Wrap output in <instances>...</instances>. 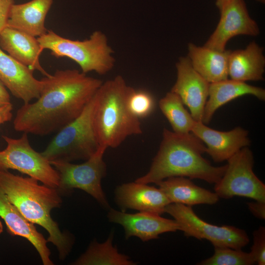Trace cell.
Here are the masks:
<instances>
[{"label": "cell", "mask_w": 265, "mask_h": 265, "mask_svg": "<svg viewBox=\"0 0 265 265\" xmlns=\"http://www.w3.org/2000/svg\"><path fill=\"white\" fill-rule=\"evenodd\" d=\"M248 208L251 212L256 217L261 219H265V202L256 201L249 202Z\"/></svg>", "instance_id": "cell-30"}, {"label": "cell", "mask_w": 265, "mask_h": 265, "mask_svg": "<svg viewBox=\"0 0 265 265\" xmlns=\"http://www.w3.org/2000/svg\"><path fill=\"white\" fill-rule=\"evenodd\" d=\"M187 51V56L191 65L209 83L228 79L230 50L218 51L189 43Z\"/></svg>", "instance_id": "cell-22"}, {"label": "cell", "mask_w": 265, "mask_h": 265, "mask_svg": "<svg viewBox=\"0 0 265 265\" xmlns=\"http://www.w3.org/2000/svg\"><path fill=\"white\" fill-rule=\"evenodd\" d=\"M255 0L262 4H264L265 3V0Z\"/></svg>", "instance_id": "cell-35"}, {"label": "cell", "mask_w": 265, "mask_h": 265, "mask_svg": "<svg viewBox=\"0 0 265 265\" xmlns=\"http://www.w3.org/2000/svg\"><path fill=\"white\" fill-rule=\"evenodd\" d=\"M233 0H215V5L220 11L224 6Z\"/></svg>", "instance_id": "cell-33"}, {"label": "cell", "mask_w": 265, "mask_h": 265, "mask_svg": "<svg viewBox=\"0 0 265 265\" xmlns=\"http://www.w3.org/2000/svg\"><path fill=\"white\" fill-rule=\"evenodd\" d=\"M245 95H253L262 101L265 100L264 89L245 82L227 79L210 83L208 100L204 107L202 122L205 124H208L219 107Z\"/></svg>", "instance_id": "cell-21"}, {"label": "cell", "mask_w": 265, "mask_h": 265, "mask_svg": "<svg viewBox=\"0 0 265 265\" xmlns=\"http://www.w3.org/2000/svg\"><path fill=\"white\" fill-rule=\"evenodd\" d=\"M41 80L39 98L16 112L17 131L38 135L57 132L80 115L103 82L76 69L58 70Z\"/></svg>", "instance_id": "cell-1"}, {"label": "cell", "mask_w": 265, "mask_h": 265, "mask_svg": "<svg viewBox=\"0 0 265 265\" xmlns=\"http://www.w3.org/2000/svg\"><path fill=\"white\" fill-rule=\"evenodd\" d=\"M2 137L7 145L0 151V170H16L46 186L58 188V172L41 153L31 147L27 133L24 132L19 138L6 135H2Z\"/></svg>", "instance_id": "cell-8"}, {"label": "cell", "mask_w": 265, "mask_h": 265, "mask_svg": "<svg viewBox=\"0 0 265 265\" xmlns=\"http://www.w3.org/2000/svg\"><path fill=\"white\" fill-rule=\"evenodd\" d=\"M129 106L132 112L139 119L149 115L155 107L152 95L144 90H132L129 98Z\"/></svg>", "instance_id": "cell-27"}, {"label": "cell", "mask_w": 265, "mask_h": 265, "mask_svg": "<svg viewBox=\"0 0 265 265\" xmlns=\"http://www.w3.org/2000/svg\"><path fill=\"white\" fill-rule=\"evenodd\" d=\"M0 48L31 70H37L45 77L50 75L40 63L39 57L44 50L36 37L6 26L0 33Z\"/></svg>", "instance_id": "cell-18"}, {"label": "cell", "mask_w": 265, "mask_h": 265, "mask_svg": "<svg viewBox=\"0 0 265 265\" xmlns=\"http://www.w3.org/2000/svg\"><path fill=\"white\" fill-rule=\"evenodd\" d=\"M11 103L10 96L6 87L0 81V107Z\"/></svg>", "instance_id": "cell-32"}, {"label": "cell", "mask_w": 265, "mask_h": 265, "mask_svg": "<svg viewBox=\"0 0 265 265\" xmlns=\"http://www.w3.org/2000/svg\"><path fill=\"white\" fill-rule=\"evenodd\" d=\"M115 200L122 212L132 209L159 215L165 212V207L171 203L159 188L136 182L117 186Z\"/></svg>", "instance_id": "cell-16"}, {"label": "cell", "mask_w": 265, "mask_h": 265, "mask_svg": "<svg viewBox=\"0 0 265 265\" xmlns=\"http://www.w3.org/2000/svg\"><path fill=\"white\" fill-rule=\"evenodd\" d=\"M264 49L255 41L245 49L230 50L228 57V76L230 79L245 82L264 80L265 57Z\"/></svg>", "instance_id": "cell-19"}, {"label": "cell", "mask_w": 265, "mask_h": 265, "mask_svg": "<svg viewBox=\"0 0 265 265\" xmlns=\"http://www.w3.org/2000/svg\"><path fill=\"white\" fill-rule=\"evenodd\" d=\"M227 161L223 175L214 187L218 197L229 199L241 196L265 202V185L253 172L251 151L244 147Z\"/></svg>", "instance_id": "cell-10"}, {"label": "cell", "mask_w": 265, "mask_h": 265, "mask_svg": "<svg viewBox=\"0 0 265 265\" xmlns=\"http://www.w3.org/2000/svg\"><path fill=\"white\" fill-rule=\"evenodd\" d=\"M250 253L255 263L265 264V228L260 227L253 233V244Z\"/></svg>", "instance_id": "cell-28"}, {"label": "cell", "mask_w": 265, "mask_h": 265, "mask_svg": "<svg viewBox=\"0 0 265 265\" xmlns=\"http://www.w3.org/2000/svg\"><path fill=\"white\" fill-rule=\"evenodd\" d=\"M113 232L102 243L93 241L86 251L73 264L76 265H134L136 263L113 246Z\"/></svg>", "instance_id": "cell-24"}, {"label": "cell", "mask_w": 265, "mask_h": 265, "mask_svg": "<svg viewBox=\"0 0 265 265\" xmlns=\"http://www.w3.org/2000/svg\"><path fill=\"white\" fill-rule=\"evenodd\" d=\"M3 230V225L1 221H0V235L2 233Z\"/></svg>", "instance_id": "cell-34"}, {"label": "cell", "mask_w": 265, "mask_h": 265, "mask_svg": "<svg viewBox=\"0 0 265 265\" xmlns=\"http://www.w3.org/2000/svg\"><path fill=\"white\" fill-rule=\"evenodd\" d=\"M191 132L206 144V152L216 162L227 160L250 143L248 132L240 127L222 132L196 121Z\"/></svg>", "instance_id": "cell-14"}, {"label": "cell", "mask_w": 265, "mask_h": 265, "mask_svg": "<svg viewBox=\"0 0 265 265\" xmlns=\"http://www.w3.org/2000/svg\"><path fill=\"white\" fill-rule=\"evenodd\" d=\"M170 203L192 206L200 204L213 205L219 197L211 192L194 184L184 177H172L156 184Z\"/></svg>", "instance_id": "cell-23"}, {"label": "cell", "mask_w": 265, "mask_h": 265, "mask_svg": "<svg viewBox=\"0 0 265 265\" xmlns=\"http://www.w3.org/2000/svg\"><path fill=\"white\" fill-rule=\"evenodd\" d=\"M204 143L192 132L179 134L164 128L159 149L148 172L135 182L149 184L172 177L199 179L216 184L226 165L215 167L202 156Z\"/></svg>", "instance_id": "cell-2"}, {"label": "cell", "mask_w": 265, "mask_h": 265, "mask_svg": "<svg viewBox=\"0 0 265 265\" xmlns=\"http://www.w3.org/2000/svg\"><path fill=\"white\" fill-rule=\"evenodd\" d=\"M133 89L117 75L103 82L95 94L93 123L100 146L115 148L128 137L142 133L140 119L129 106Z\"/></svg>", "instance_id": "cell-4"}, {"label": "cell", "mask_w": 265, "mask_h": 265, "mask_svg": "<svg viewBox=\"0 0 265 265\" xmlns=\"http://www.w3.org/2000/svg\"><path fill=\"white\" fill-rule=\"evenodd\" d=\"M177 79L171 91L177 94L196 121H202L210 83L193 68L187 56L176 64Z\"/></svg>", "instance_id": "cell-12"}, {"label": "cell", "mask_w": 265, "mask_h": 265, "mask_svg": "<svg viewBox=\"0 0 265 265\" xmlns=\"http://www.w3.org/2000/svg\"><path fill=\"white\" fill-rule=\"evenodd\" d=\"M160 215L143 212L127 213L111 208L107 216L110 222L120 224L123 227L126 239L136 237L144 242L158 238L162 233L180 230L174 219H167Z\"/></svg>", "instance_id": "cell-13"}, {"label": "cell", "mask_w": 265, "mask_h": 265, "mask_svg": "<svg viewBox=\"0 0 265 265\" xmlns=\"http://www.w3.org/2000/svg\"><path fill=\"white\" fill-rule=\"evenodd\" d=\"M255 263L250 252L241 249L214 247L213 255L202 261L201 265H251Z\"/></svg>", "instance_id": "cell-26"}, {"label": "cell", "mask_w": 265, "mask_h": 265, "mask_svg": "<svg viewBox=\"0 0 265 265\" xmlns=\"http://www.w3.org/2000/svg\"><path fill=\"white\" fill-rule=\"evenodd\" d=\"M31 177L14 175L0 170V187L9 200L22 215L33 224L40 225L48 233L47 240L56 248L60 260H64L72 248V236L62 232L52 218L51 211L60 206L58 190Z\"/></svg>", "instance_id": "cell-3"}, {"label": "cell", "mask_w": 265, "mask_h": 265, "mask_svg": "<svg viewBox=\"0 0 265 265\" xmlns=\"http://www.w3.org/2000/svg\"><path fill=\"white\" fill-rule=\"evenodd\" d=\"M12 110L13 105L11 103L0 107V125L12 119Z\"/></svg>", "instance_id": "cell-31"}, {"label": "cell", "mask_w": 265, "mask_h": 265, "mask_svg": "<svg viewBox=\"0 0 265 265\" xmlns=\"http://www.w3.org/2000/svg\"><path fill=\"white\" fill-rule=\"evenodd\" d=\"M53 0H31L13 4L10 9L7 26L22 31L36 37L43 35L48 29L45 23L46 16Z\"/></svg>", "instance_id": "cell-20"}, {"label": "cell", "mask_w": 265, "mask_h": 265, "mask_svg": "<svg viewBox=\"0 0 265 265\" xmlns=\"http://www.w3.org/2000/svg\"><path fill=\"white\" fill-rule=\"evenodd\" d=\"M106 149L100 146L93 155L80 164L60 160L50 161L59 175L58 191L69 192L75 188L80 189L90 194L103 208L109 209L101 185L106 173V164L103 160Z\"/></svg>", "instance_id": "cell-7"}, {"label": "cell", "mask_w": 265, "mask_h": 265, "mask_svg": "<svg viewBox=\"0 0 265 265\" xmlns=\"http://www.w3.org/2000/svg\"><path fill=\"white\" fill-rule=\"evenodd\" d=\"M165 212L174 218L186 236L208 240L214 247L241 249L249 242L244 230L233 226L209 223L200 218L191 206L171 203L165 207Z\"/></svg>", "instance_id": "cell-9"}, {"label": "cell", "mask_w": 265, "mask_h": 265, "mask_svg": "<svg viewBox=\"0 0 265 265\" xmlns=\"http://www.w3.org/2000/svg\"><path fill=\"white\" fill-rule=\"evenodd\" d=\"M37 38L43 50H50L51 54L56 58L73 60L84 74L94 71L105 75L114 66L113 51L101 31H95L88 39L82 41L64 38L52 30Z\"/></svg>", "instance_id": "cell-5"}, {"label": "cell", "mask_w": 265, "mask_h": 265, "mask_svg": "<svg viewBox=\"0 0 265 265\" xmlns=\"http://www.w3.org/2000/svg\"><path fill=\"white\" fill-rule=\"evenodd\" d=\"M219 12L218 23L204 46L223 51L228 42L236 36L260 34L259 27L250 16L244 0H233Z\"/></svg>", "instance_id": "cell-11"}, {"label": "cell", "mask_w": 265, "mask_h": 265, "mask_svg": "<svg viewBox=\"0 0 265 265\" xmlns=\"http://www.w3.org/2000/svg\"><path fill=\"white\" fill-rule=\"evenodd\" d=\"M33 71L0 48V81L24 104L37 99L40 94L42 81L34 77Z\"/></svg>", "instance_id": "cell-15"}, {"label": "cell", "mask_w": 265, "mask_h": 265, "mask_svg": "<svg viewBox=\"0 0 265 265\" xmlns=\"http://www.w3.org/2000/svg\"><path fill=\"white\" fill-rule=\"evenodd\" d=\"M159 105L173 132L179 134L191 132L196 121L185 109L184 104L177 94L171 91L167 92L159 100Z\"/></svg>", "instance_id": "cell-25"}, {"label": "cell", "mask_w": 265, "mask_h": 265, "mask_svg": "<svg viewBox=\"0 0 265 265\" xmlns=\"http://www.w3.org/2000/svg\"><path fill=\"white\" fill-rule=\"evenodd\" d=\"M93 97L80 115L58 131L41 152L50 162L86 160L97 151L100 146L93 126Z\"/></svg>", "instance_id": "cell-6"}, {"label": "cell", "mask_w": 265, "mask_h": 265, "mask_svg": "<svg viewBox=\"0 0 265 265\" xmlns=\"http://www.w3.org/2000/svg\"><path fill=\"white\" fill-rule=\"evenodd\" d=\"M0 217L4 221L8 233L25 238L35 248L44 265H53L47 240L9 200L0 187Z\"/></svg>", "instance_id": "cell-17"}, {"label": "cell", "mask_w": 265, "mask_h": 265, "mask_svg": "<svg viewBox=\"0 0 265 265\" xmlns=\"http://www.w3.org/2000/svg\"><path fill=\"white\" fill-rule=\"evenodd\" d=\"M14 0H0V33L7 26L10 9Z\"/></svg>", "instance_id": "cell-29"}]
</instances>
